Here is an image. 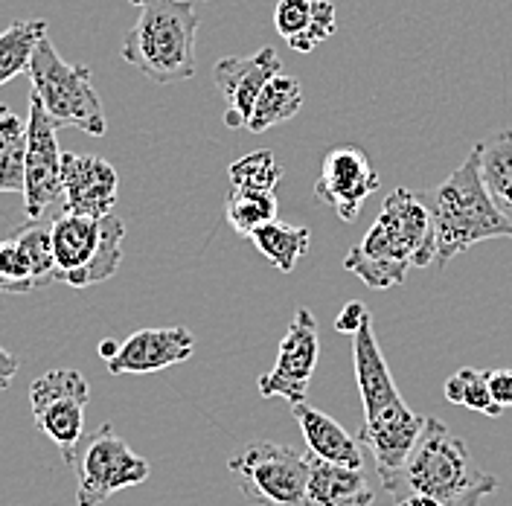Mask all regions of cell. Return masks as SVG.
Returning a JSON list of instances; mask_svg holds the SVG:
<instances>
[{"label": "cell", "instance_id": "6da1fadb", "mask_svg": "<svg viewBox=\"0 0 512 506\" xmlns=\"http://www.w3.org/2000/svg\"><path fill=\"white\" fill-rule=\"evenodd\" d=\"M352 364L364 405V425L358 440L373 454L384 489L399 495L405 486V463L422 434L425 416L411 411L396 390L387 358L373 332V317H367L364 326L352 335Z\"/></svg>", "mask_w": 512, "mask_h": 506}, {"label": "cell", "instance_id": "7a4b0ae2", "mask_svg": "<svg viewBox=\"0 0 512 506\" xmlns=\"http://www.w3.org/2000/svg\"><path fill=\"white\" fill-rule=\"evenodd\" d=\"M437 259V230L419 192L393 190L379 219L347 253L344 268L373 291L405 283L411 268H431Z\"/></svg>", "mask_w": 512, "mask_h": 506}, {"label": "cell", "instance_id": "3957f363", "mask_svg": "<svg viewBox=\"0 0 512 506\" xmlns=\"http://www.w3.org/2000/svg\"><path fill=\"white\" fill-rule=\"evenodd\" d=\"M419 195L428 204L437 230V268H446L454 256L475 248L478 242L512 239V222L495 207L480 181L478 146L440 187L422 190Z\"/></svg>", "mask_w": 512, "mask_h": 506}, {"label": "cell", "instance_id": "277c9868", "mask_svg": "<svg viewBox=\"0 0 512 506\" xmlns=\"http://www.w3.org/2000/svg\"><path fill=\"white\" fill-rule=\"evenodd\" d=\"M405 486L443 506H480L498 489V477L483 472L469 445L437 416H425L422 434L405 463Z\"/></svg>", "mask_w": 512, "mask_h": 506}, {"label": "cell", "instance_id": "5b68a950", "mask_svg": "<svg viewBox=\"0 0 512 506\" xmlns=\"http://www.w3.org/2000/svg\"><path fill=\"white\" fill-rule=\"evenodd\" d=\"M198 9L192 0H143L123 41V59L158 85L195 76Z\"/></svg>", "mask_w": 512, "mask_h": 506}, {"label": "cell", "instance_id": "8992f818", "mask_svg": "<svg viewBox=\"0 0 512 506\" xmlns=\"http://www.w3.org/2000/svg\"><path fill=\"white\" fill-rule=\"evenodd\" d=\"M50 239L56 259V280L73 288H88L117 274L123 262L126 224L114 213L102 219L64 213L50 227Z\"/></svg>", "mask_w": 512, "mask_h": 506}, {"label": "cell", "instance_id": "52a82bcc", "mask_svg": "<svg viewBox=\"0 0 512 506\" xmlns=\"http://www.w3.org/2000/svg\"><path fill=\"white\" fill-rule=\"evenodd\" d=\"M32 96L44 105L56 128H79L91 137L105 134V111L91 85V70L85 64H67L44 35L35 47L30 64Z\"/></svg>", "mask_w": 512, "mask_h": 506}, {"label": "cell", "instance_id": "ba28073f", "mask_svg": "<svg viewBox=\"0 0 512 506\" xmlns=\"http://www.w3.org/2000/svg\"><path fill=\"white\" fill-rule=\"evenodd\" d=\"M245 501L254 506H309V454L280 443H248L227 463Z\"/></svg>", "mask_w": 512, "mask_h": 506}, {"label": "cell", "instance_id": "9c48e42d", "mask_svg": "<svg viewBox=\"0 0 512 506\" xmlns=\"http://www.w3.org/2000/svg\"><path fill=\"white\" fill-rule=\"evenodd\" d=\"M91 390L79 370H50L32 381L30 411L38 431L56 445L70 466L85 437V408Z\"/></svg>", "mask_w": 512, "mask_h": 506}, {"label": "cell", "instance_id": "30bf717a", "mask_svg": "<svg viewBox=\"0 0 512 506\" xmlns=\"http://www.w3.org/2000/svg\"><path fill=\"white\" fill-rule=\"evenodd\" d=\"M152 475L149 460L131 451L111 425H102L76 457V506H99L128 486L146 483Z\"/></svg>", "mask_w": 512, "mask_h": 506}, {"label": "cell", "instance_id": "8fae6325", "mask_svg": "<svg viewBox=\"0 0 512 506\" xmlns=\"http://www.w3.org/2000/svg\"><path fill=\"white\" fill-rule=\"evenodd\" d=\"M320 355V338H318V320L312 315V309H300L291 326H288L286 338L277 352V364L271 373L259 376V393L265 399H286L288 405L306 402L309 384L315 376Z\"/></svg>", "mask_w": 512, "mask_h": 506}, {"label": "cell", "instance_id": "7c38bea8", "mask_svg": "<svg viewBox=\"0 0 512 506\" xmlns=\"http://www.w3.org/2000/svg\"><path fill=\"white\" fill-rule=\"evenodd\" d=\"M379 187V172L358 146H332L320 160L315 201L332 207L338 219L355 222L364 201Z\"/></svg>", "mask_w": 512, "mask_h": 506}, {"label": "cell", "instance_id": "4fadbf2b", "mask_svg": "<svg viewBox=\"0 0 512 506\" xmlns=\"http://www.w3.org/2000/svg\"><path fill=\"white\" fill-rule=\"evenodd\" d=\"M56 123L44 105L30 96L27 120V190H24V216L41 219L62 198V149L56 143Z\"/></svg>", "mask_w": 512, "mask_h": 506}, {"label": "cell", "instance_id": "5bb4252c", "mask_svg": "<svg viewBox=\"0 0 512 506\" xmlns=\"http://www.w3.org/2000/svg\"><path fill=\"white\" fill-rule=\"evenodd\" d=\"M283 73V62L274 47H262L254 56H230L213 67L216 88L224 96V126L248 128L254 105L268 79Z\"/></svg>", "mask_w": 512, "mask_h": 506}, {"label": "cell", "instance_id": "9a60e30c", "mask_svg": "<svg viewBox=\"0 0 512 506\" xmlns=\"http://www.w3.org/2000/svg\"><path fill=\"white\" fill-rule=\"evenodd\" d=\"M120 175L105 158L67 152L62 158L64 213L102 219L114 210Z\"/></svg>", "mask_w": 512, "mask_h": 506}, {"label": "cell", "instance_id": "2e32d148", "mask_svg": "<svg viewBox=\"0 0 512 506\" xmlns=\"http://www.w3.org/2000/svg\"><path fill=\"white\" fill-rule=\"evenodd\" d=\"M195 352V338L187 326H163V329H140L120 344L117 355L108 358L111 376H146L166 367L190 361Z\"/></svg>", "mask_w": 512, "mask_h": 506}, {"label": "cell", "instance_id": "e0dca14e", "mask_svg": "<svg viewBox=\"0 0 512 506\" xmlns=\"http://www.w3.org/2000/svg\"><path fill=\"white\" fill-rule=\"evenodd\" d=\"M291 413H294V419H297V425L303 431V440H306L312 454H318L329 463L361 469V463H364L361 440L350 437L332 416L320 413L318 408H309L306 402L291 405Z\"/></svg>", "mask_w": 512, "mask_h": 506}, {"label": "cell", "instance_id": "ac0fdd59", "mask_svg": "<svg viewBox=\"0 0 512 506\" xmlns=\"http://www.w3.org/2000/svg\"><path fill=\"white\" fill-rule=\"evenodd\" d=\"M478 158L483 187L512 222V128H501L478 143Z\"/></svg>", "mask_w": 512, "mask_h": 506}, {"label": "cell", "instance_id": "d6986e66", "mask_svg": "<svg viewBox=\"0 0 512 506\" xmlns=\"http://www.w3.org/2000/svg\"><path fill=\"white\" fill-rule=\"evenodd\" d=\"M364 489H370V486H367V477L361 469L329 463L309 451V483H306L309 506H338L361 495Z\"/></svg>", "mask_w": 512, "mask_h": 506}, {"label": "cell", "instance_id": "ffe728a7", "mask_svg": "<svg viewBox=\"0 0 512 506\" xmlns=\"http://www.w3.org/2000/svg\"><path fill=\"white\" fill-rule=\"evenodd\" d=\"M251 242L274 268H280L283 274H291L294 265L306 256L309 245H312V230L274 219V222L256 227L251 233Z\"/></svg>", "mask_w": 512, "mask_h": 506}, {"label": "cell", "instance_id": "44dd1931", "mask_svg": "<svg viewBox=\"0 0 512 506\" xmlns=\"http://www.w3.org/2000/svg\"><path fill=\"white\" fill-rule=\"evenodd\" d=\"M303 108V88L297 79H291L286 73H277L274 79H268V85L262 88V94L256 99L254 114L248 120V131L265 134L268 128L280 126L291 117H297Z\"/></svg>", "mask_w": 512, "mask_h": 506}, {"label": "cell", "instance_id": "7402d4cb", "mask_svg": "<svg viewBox=\"0 0 512 506\" xmlns=\"http://www.w3.org/2000/svg\"><path fill=\"white\" fill-rule=\"evenodd\" d=\"M47 35L44 21H15L0 32V85L27 73L38 41Z\"/></svg>", "mask_w": 512, "mask_h": 506}, {"label": "cell", "instance_id": "603a6c76", "mask_svg": "<svg viewBox=\"0 0 512 506\" xmlns=\"http://www.w3.org/2000/svg\"><path fill=\"white\" fill-rule=\"evenodd\" d=\"M50 227L53 224H44L41 219H27L24 227H18L9 239L21 248L27 265L32 271V280L38 288H47L50 283H59L56 280V259H53V239H50Z\"/></svg>", "mask_w": 512, "mask_h": 506}, {"label": "cell", "instance_id": "cb8c5ba5", "mask_svg": "<svg viewBox=\"0 0 512 506\" xmlns=\"http://www.w3.org/2000/svg\"><path fill=\"white\" fill-rule=\"evenodd\" d=\"M224 219L230 222V227L239 236L251 239V233H254L256 227L277 219V195L274 192L236 190V187H230V198L224 204Z\"/></svg>", "mask_w": 512, "mask_h": 506}, {"label": "cell", "instance_id": "d4e9b609", "mask_svg": "<svg viewBox=\"0 0 512 506\" xmlns=\"http://www.w3.org/2000/svg\"><path fill=\"white\" fill-rule=\"evenodd\" d=\"M446 399L451 405H463L469 411L486 413V416H501L504 408L492 399L489 390V370L463 367L446 381Z\"/></svg>", "mask_w": 512, "mask_h": 506}, {"label": "cell", "instance_id": "484cf974", "mask_svg": "<svg viewBox=\"0 0 512 506\" xmlns=\"http://www.w3.org/2000/svg\"><path fill=\"white\" fill-rule=\"evenodd\" d=\"M283 175H286V169L280 166V160L274 158V152L259 149L254 155H245L230 166V187L274 192L277 184L283 181Z\"/></svg>", "mask_w": 512, "mask_h": 506}, {"label": "cell", "instance_id": "4316f807", "mask_svg": "<svg viewBox=\"0 0 512 506\" xmlns=\"http://www.w3.org/2000/svg\"><path fill=\"white\" fill-rule=\"evenodd\" d=\"M30 291H38V285L32 280L30 265L21 248L12 239L0 242V294H30Z\"/></svg>", "mask_w": 512, "mask_h": 506}, {"label": "cell", "instance_id": "83f0119b", "mask_svg": "<svg viewBox=\"0 0 512 506\" xmlns=\"http://www.w3.org/2000/svg\"><path fill=\"white\" fill-rule=\"evenodd\" d=\"M274 27L294 50L312 27V0H280L274 9Z\"/></svg>", "mask_w": 512, "mask_h": 506}, {"label": "cell", "instance_id": "f1b7e54d", "mask_svg": "<svg viewBox=\"0 0 512 506\" xmlns=\"http://www.w3.org/2000/svg\"><path fill=\"white\" fill-rule=\"evenodd\" d=\"M27 190V140L0 152V192Z\"/></svg>", "mask_w": 512, "mask_h": 506}, {"label": "cell", "instance_id": "f546056e", "mask_svg": "<svg viewBox=\"0 0 512 506\" xmlns=\"http://www.w3.org/2000/svg\"><path fill=\"white\" fill-rule=\"evenodd\" d=\"M338 30V15L335 6L329 0H312V27L303 35V41L294 47L297 53H312L320 41L332 38V32Z\"/></svg>", "mask_w": 512, "mask_h": 506}, {"label": "cell", "instance_id": "4dcf8cb0", "mask_svg": "<svg viewBox=\"0 0 512 506\" xmlns=\"http://www.w3.org/2000/svg\"><path fill=\"white\" fill-rule=\"evenodd\" d=\"M24 140H27V123H21L15 117V111H9L6 105H0V152L18 146Z\"/></svg>", "mask_w": 512, "mask_h": 506}, {"label": "cell", "instance_id": "1f68e13d", "mask_svg": "<svg viewBox=\"0 0 512 506\" xmlns=\"http://www.w3.org/2000/svg\"><path fill=\"white\" fill-rule=\"evenodd\" d=\"M367 317H370L367 306L358 303V300H350V303L344 306V312L335 317V329H338V332H347V335H355V332L364 326Z\"/></svg>", "mask_w": 512, "mask_h": 506}, {"label": "cell", "instance_id": "d6a6232c", "mask_svg": "<svg viewBox=\"0 0 512 506\" xmlns=\"http://www.w3.org/2000/svg\"><path fill=\"white\" fill-rule=\"evenodd\" d=\"M489 390L501 408H512V370H489Z\"/></svg>", "mask_w": 512, "mask_h": 506}, {"label": "cell", "instance_id": "836d02e7", "mask_svg": "<svg viewBox=\"0 0 512 506\" xmlns=\"http://www.w3.org/2000/svg\"><path fill=\"white\" fill-rule=\"evenodd\" d=\"M18 370H21V361L12 352L0 347V390L12 387V379L18 376Z\"/></svg>", "mask_w": 512, "mask_h": 506}, {"label": "cell", "instance_id": "e575fe53", "mask_svg": "<svg viewBox=\"0 0 512 506\" xmlns=\"http://www.w3.org/2000/svg\"><path fill=\"white\" fill-rule=\"evenodd\" d=\"M396 506H443V504H440V501H434V498H428V495L411 492V495L399 498V504H396Z\"/></svg>", "mask_w": 512, "mask_h": 506}, {"label": "cell", "instance_id": "d590c367", "mask_svg": "<svg viewBox=\"0 0 512 506\" xmlns=\"http://www.w3.org/2000/svg\"><path fill=\"white\" fill-rule=\"evenodd\" d=\"M338 506H373V492L370 489H364L361 495H355V498H350V501H344V504Z\"/></svg>", "mask_w": 512, "mask_h": 506}, {"label": "cell", "instance_id": "8d00e7d4", "mask_svg": "<svg viewBox=\"0 0 512 506\" xmlns=\"http://www.w3.org/2000/svg\"><path fill=\"white\" fill-rule=\"evenodd\" d=\"M117 349H120L117 341H102V344H99V358H105V361H108V358H114V355H117Z\"/></svg>", "mask_w": 512, "mask_h": 506}, {"label": "cell", "instance_id": "74e56055", "mask_svg": "<svg viewBox=\"0 0 512 506\" xmlns=\"http://www.w3.org/2000/svg\"><path fill=\"white\" fill-rule=\"evenodd\" d=\"M128 3H134V6H143V0H128Z\"/></svg>", "mask_w": 512, "mask_h": 506}]
</instances>
